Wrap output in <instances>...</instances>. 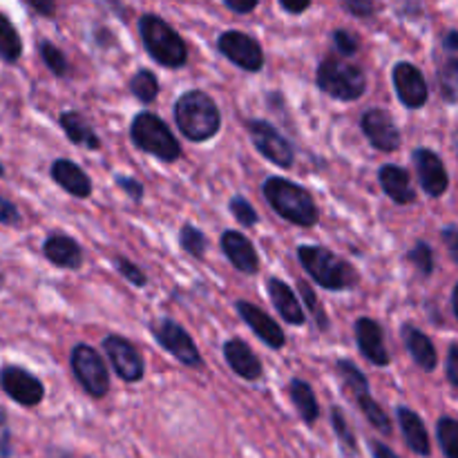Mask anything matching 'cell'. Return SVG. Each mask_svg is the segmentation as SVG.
<instances>
[{"label": "cell", "instance_id": "cell-1", "mask_svg": "<svg viewBox=\"0 0 458 458\" xmlns=\"http://www.w3.org/2000/svg\"><path fill=\"white\" fill-rule=\"evenodd\" d=\"M174 119H177L183 137L191 141H206V139L215 137L219 123H222V114H219L215 101L201 89H191L177 98Z\"/></svg>", "mask_w": 458, "mask_h": 458}, {"label": "cell", "instance_id": "cell-2", "mask_svg": "<svg viewBox=\"0 0 458 458\" xmlns=\"http://www.w3.org/2000/svg\"><path fill=\"white\" fill-rule=\"evenodd\" d=\"M262 191L273 210L286 222L298 224V226H313L318 222V206L307 188L298 186L289 179L271 177L267 179Z\"/></svg>", "mask_w": 458, "mask_h": 458}, {"label": "cell", "instance_id": "cell-3", "mask_svg": "<svg viewBox=\"0 0 458 458\" xmlns=\"http://www.w3.org/2000/svg\"><path fill=\"white\" fill-rule=\"evenodd\" d=\"M139 31H141V40L146 45L148 54L155 58L159 65L177 70L183 67L188 61V49L182 36L168 25L161 16L155 13H146L139 21Z\"/></svg>", "mask_w": 458, "mask_h": 458}, {"label": "cell", "instance_id": "cell-4", "mask_svg": "<svg viewBox=\"0 0 458 458\" xmlns=\"http://www.w3.org/2000/svg\"><path fill=\"white\" fill-rule=\"evenodd\" d=\"M298 258L302 267L307 268L309 276L318 282L320 286L329 291H344L352 289L358 282L356 271L352 264L344 259L335 258L331 250L322 249V246H300Z\"/></svg>", "mask_w": 458, "mask_h": 458}, {"label": "cell", "instance_id": "cell-5", "mask_svg": "<svg viewBox=\"0 0 458 458\" xmlns=\"http://www.w3.org/2000/svg\"><path fill=\"white\" fill-rule=\"evenodd\" d=\"M316 81L322 92L338 98V101H356L367 89L365 72L358 65H353V63L338 56L325 58L318 65Z\"/></svg>", "mask_w": 458, "mask_h": 458}, {"label": "cell", "instance_id": "cell-6", "mask_svg": "<svg viewBox=\"0 0 458 458\" xmlns=\"http://www.w3.org/2000/svg\"><path fill=\"white\" fill-rule=\"evenodd\" d=\"M132 141L139 150L148 152V155L157 157L161 161H177L182 155V148H179L177 139L170 132L168 125L159 119V116L150 114V112H141V114L134 116L132 128Z\"/></svg>", "mask_w": 458, "mask_h": 458}, {"label": "cell", "instance_id": "cell-7", "mask_svg": "<svg viewBox=\"0 0 458 458\" xmlns=\"http://www.w3.org/2000/svg\"><path fill=\"white\" fill-rule=\"evenodd\" d=\"M72 371H74L76 380L81 387L94 398H103L110 389V376H107L106 362L103 358L94 352L88 344H76L72 349Z\"/></svg>", "mask_w": 458, "mask_h": 458}, {"label": "cell", "instance_id": "cell-8", "mask_svg": "<svg viewBox=\"0 0 458 458\" xmlns=\"http://www.w3.org/2000/svg\"><path fill=\"white\" fill-rule=\"evenodd\" d=\"M217 47L224 56L246 72H259L264 67V52L253 36L244 31H224L217 40Z\"/></svg>", "mask_w": 458, "mask_h": 458}, {"label": "cell", "instance_id": "cell-9", "mask_svg": "<svg viewBox=\"0 0 458 458\" xmlns=\"http://www.w3.org/2000/svg\"><path fill=\"white\" fill-rule=\"evenodd\" d=\"M246 128H249V134L250 139H253L255 148H258L268 161H273V164L280 165V168H291V165H293V148H291V143L286 141L271 123L255 119L250 121Z\"/></svg>", "mask_w": 458, "mask_h": 458}, {"label": "cell", "instance_id": "cell-10", "mask_svg": "<svg viewBox=\"0 0 458 458\" xmlns=\"http://www.w3.org/2000/svg\"><path fill=\"white\" fill-rule=\"evenodd\" d=\"M152 334H155L157 343L170 353V356L177 358L179 362L188 367H199L201 356L199 349L195 347L192 338L188 335V331L183 327H179L173 320H161L152 327Z\"/></svg>", "mask_w": 458, "mask_h": 458}, {"label": "cell", "instance_id": "cell-11", "mask_svg": "<svg viewBox=\"0 0 458 458\" xmlns=\"http://www.w3.org/2000/svg\"><path fill=\"white\" fill-rule=\"evenodd\" d=\"M103 352L110 358L116 376L125 383H137L143 378V360L137 349L121 335H107L103 340Z\"/></svg>", "mask_w": 458, "mask_h": 458}, {"label": "cell", "instance_id": "cell-12", "mask_svg": "<svg viewBox=\"0 0 458 458\" xmlns=\"http://www.w3.org/2000/svg\"><path fill=\"white\" fill-rule=\"evenodd\" d=\"M0 385L18 405L36 407L43 401V383L36 376H31L30 371L21 369V367H4L0 371Z\"/></svg>", "mask_w": 458, "mask_h": 458}, {"label": "cell", "instance_id": "cell-13", "mask_svg": "<svg viewBox=\"0 0 458 458\" xmlns=\"http://www.w3.org/2000/svg\"><path fill=\"white\" fill-rule=\"evenodd\" d=\"M362 132L376 150L392 152L401 146V132H398L392 114L387 110H380V107H374V110L362 114Z\"/></svg>", "mask_w": 458, "mask_h": 458}, {"label": "cell", "instance_id": "cell-14", "mask_svg": "<svg viewBox=\"0 0 458 458\" xmlns=\"http://www.w3.org/2000/svg\"><path fill=\"white\" fill-rule=\"evenodd\" d=\"M394 85H396L398 98L411 110H419L428 103V81L420 74L419 67L411 65V63H398L394 67Z\"/></svg>", "mask_w": 458, "mask_h": 458}, {"label": "cell", "instance_id": "cell-15", "mask_svg": "<svg viewBox=\"0 0 458 458\" xmlns=\"http://www.w3.org/2000/svg\"><path fill=\"white\" fill-rule=\"evenodd\" d=\"M414 164L419 170V179L423 191L429 197H441L443 192L450 186V179H447V170L443 165L441 157L437 152L428 150V148H419L414 152Z\"/></svg>", "mask_w": 458, "mask_h": 458}, {"label": "cell", "instance_id": "cell-16", "mask_svg": "<svg viewBox=\"0 0 458 458\" xmlns=\"http://www.w3.org/2000/svg\"><path fill=\"white\" fill-rule=\"evenodd\" d=\"M237 313H240L242 320H244L246 325L253 329V334L258 335L262 343H267L268 347H273V349L284 347V343H286L284 331H282L280 325H277V322H273V318L267 316L262 309H258L255 304L240 300V302H237Z\"/></svg>", "mask_w": 458, "mask_h": 458}, {"label": "cell", "instance_id": "cell-17", "mask_svg": "<svg viewBox=\"0 0 458 458\" xmlns=\"http://www.w3.org/2000/svg\"><path fill=\"white\" fill-rule=\"evenodd\" d=\"M356 338H358V347H360L362 356L367 358L374 365L385 367L389 365V352L385 347V338H383V329L376 320L371 318H360L356 322Z\"/></svg>", "mask_w": 458, "mask_h": 458}, {"label": "cell", "instance_id": "cell-18", "mask_svg": "<svg viewBox=\"0 0 458 458\" xmlns=\"http://www.w3.org/2000/svg\"><path fill=\"white\" fill-rule=\"evenodd\" d=\"M224 255L231 259L233 267L242 273H258L259 258L255 253V246L249 237H244L237 231H226L222 235Z\"/></svg>", "mask_w": 458, "mask_h": 458}, {"label": "cell", "instance_id": "cell-19", "mask_svg": "<svg viewBox=\"0 0 458 458\" xmlns=\"http://www.w3.org/2000/svg\"><path fill=\"white\" fill-rule=\"evenodd\" d=\"M224 356H226L228 367L244 380H258L262 376V362L258 360L250 347L242 340L233 338L224 344Z\"/></svg>", "mask_w": 458, "mask_h": 458}, {"label": "cell", "instance_id": "cell-20", "mask_svg": "<svg viewBox=\"0 0 458 458\" xmlns=\"http://www.w3.org/2000/svg\"><path fill=\"white\" fill-rule=\"evenodd\" d=\"M52 177L63 191H67L70 195L85 199V197L92 195V182H89L88 174L74 164V161L58 159L52 164Z\"/></svg>", "mask_w": 458, "mask_h": 458}, {"label": "cell", "instance_id": "cell-21", "mask_svg": "<svg viewBox=\"0 0 458 458\" xmlns=\"http://www.w3.org/2000/svg\"><path fill=\"white\" fill-rule=\"evenodd\" d=\"M268 295H271L273 307H276V311L284 318V322H289V325L293 327L304 325L302 304L298 302V298H295V293L291 291V286L286 284V282L271 277V280H268Z\"/></svg>", "mask_w": 458, "mask_h": 458}, {"label": "cell", "instance_id": "cell-22", "mask_svg": "<svg viewBox=\"0 0 458 458\" xmlns=\"http://www.w3.org/2000/svg\"><path fill=\"white\" fill-rule=\"evenodd\" d=\"M43 253L49 262L63 268H79L83 264V250L67 235H49L45 240Z\"/></svg>", "mask_w": 458, "mask_h": 458}, {"label": "cell", "instance_id": "cell-23", "mask_svg": "<svg viewBox=\"0 0 458 458\" xmlns=\"http://www.w3.org/2000/svg\"><path fill=\"white\" fill-rule=\"evenodd\" d=\"M403 340H405L411 358H414L416 365H419L420 369H425V371L437 369V362H438L437 347H434L432 340H429L423 331L416 329V327H411V325H405L403 327Z\"/></svg>", "mask_w": 458, "mask_h": 458}, {"label": "cell", "instance_id": "cell-24", "mask_svg": "<svg viewBox=\"0 0 458 458\" xmlns=\"http://www.w3.org/2000/svg\"><path fill=\"white\" fill-rule=\"evenodd\" d=\"M398 423H401L403 437H405L410 450L416 452L419 456H429L432 447H429L428 429H425V423L420 420V416L416 411L407 410V407H401L398 410Z\"/></svg>", "mask_w": 458, "mask_h": 458}, {"label": "cell", "instance_id": "cell-25", "mask_svg": "<svg viewBox=\"0 0 458 458\" xmlns=\"http://www.w3.org/2000/svg\"><path fill=\"white\" fill-rule=\"evenodd\" d=\"M380 186L387 192L389 199L396 204H411L414 201V188H411L410 174L407 170L398 165H383L380 168Z\"/></svg>", "mask_w": 458, "mask_h": 458}, {"label": "cell", "instance_id": "cell-26", "mask_svg": "<svg viewBox=\"0 0 458 458\" xmlns=\"http://www.w3.org/2000/svg\"><path fill=\"white\" fill-rule=\"evenodd\" d=\"M61 125H63V132L67 134V139H70L72 143H76V146L89 148V150H98V148H101V139H98V134L94 132L92 125H89L79 112H63Z\"/></svg>", "mask_w": 458, "mask_h": 458}, {"label": "cell", "instance_id": "cell-27", "mask_svg": "<svg viewBox=\"0 0 458 458\" xmlns=\"http://www.w3.org/2000/svg\"><path fill=\"white\" fill-rule=\"evenodd\" d=\"M289 394H291V401H293L295 410L300 411V416H302L307 423H313V420L320 416V405H318L316 394H313V389L309 387V383H304V380H300V378L291 380Z\"/></svg>", "mask_w": 458, "mask_h": 458}, {"label": "cell", "instance_id": "cell-28", "mask_svg": "<svg viewBox=\"0 0 458 458\" xmlns=\"http://www.w3.org/2000/svg\"><path fill=\"white\" fill-rule=\"evenodd\" d=\"M22 54V40L18 36L16 27L12 25L4 13H0V58L7 63L18 61Z\"/></svg>", "mask_w": 458, "mask_h": 458}, {"label": "cell", "instance_id": "cell-29", "mask_svg": "<svg viewBox=\"0 0 458 458\" xmlns=\"http://www.w3.org/2000/svg\"><path fill=\"white\" fill-rule=\"evenodd\" d=\"M130 89L141 103H152L159 94V81L150 70H139L130 81Z\"/></svg>", "mask_w": 458, "mask_h": 458}, {"label": "cell", "instance_id": "cell-30", "mask_svg": "<svg viewBox=\"0 0 458 458\" xmlns=\"http://www.w3.org/2000/svg\"><path fill=\"white\" fill-rule=\"evenodd\" d=\"M338 374L340 378H343L344 387L349 389V394H352V398L360 396V394H367L369 392V383H367V378L362 376V371L358 369L353 362L349 360H338Z\"/></svg>", "mask_w": 458, "mask_h": 458}, {"label": "cell", "instance_id": "cell-31", "mask_svg": "<svg viewBox=\"0 0 458 458\" xmlns=\"http://www.w3.org/2000/svg\"><path fill=\"white\" fill-rule=\"evenodd\" d=\"M353 401H358L360 410L365 411L367 420H369V423L374 425L376 429H380V432H383V434L392 432V420H389V416L385 414L383 407H380L378 403H376L374 398L369 396V392L360 394V396H356V398H353Z\"/></svg>", "mask_w": 458, "mask_h": 458}, {"label": "cell", "instance_id": "cell-32", "mask_svg": "<svg viewBox=\"0 0 458 458\" xmlns=\"http://www.w3.org/2000/svg\"><path fill=\"white\" fill-rule=\"evenodd\" d=\"M438 441H441L443 454L447 458H458V420H438Z\"/></svg>", "mask_w": 458, "mask_h": 458}, {"label": "cell", "instance_id": "cell-33", "mask_svg": "<svg viewBox=\"0 0 458 458\" xmlns=\"http://www.w3.org/2000/svg\"><path fill=\"white\" fill-rule=\"evenodd\" d=\"M179 242H182L183 250L191 253L192 258H204L206 255V246H208V242H206V235L199 231V228L183 226L182 233H179Z\"/></svg>", "mask_w": 458, "mask_h": 458}, {"label": "cell", "instance_id": "cell-34", "mask_svg": "<svg viewBox=\"0 0 458 458\" xmlns=\"http://www.w3.org/2000/svg\"><path fill=\"white\" fill-rule=\"evenodd\" d=\"M300 295H302V302H304V307L309 309V311H311V316L316 318V322H318V327H320V329H327V327H329V320H327V313H325V309L320 307V302H318V295H316V291L311 289V286L307 284V282H300Z\"/></svg>", "mask_w": 458, "mask_h": 458}, {"label": "cell", "instance_id": "cell-35", "mask_svg": "<svg viewBox=\"0 0 458 458\" xmlns=\"http://www.w3.org/2000/svg\"><path fill=\"white\" fill-rule=\"evenodd\" d=\"M40 56H43L45 65H47L56 76H63L67 72V58L56 45L40 43Z\"/></svg>", "mask_w": 458, "mask_h": 458}, {"label": "cell", "instance_id": "cell-36", "mask_svg": "<svg viewBox=\"0 0 458 458\" xmlns=\"http://www.w3.org/2000/svg\"><path fill=\"white\" fill-rule=\"evenodd\" d=\"M443 58H445L443 74H458V31H450L443 38Z\"/></svg>", "mask_w": 458, "mask_h": 458}, {"label": "cell", "instance_id": "cell-37", "mask_svg": "<svg viewBox=\"0 0 458 458\" xmlns=\"http://www.w3.org/2000/svg\"><path fill=\"white\" fill-rule=\"evenodd\" d=\"M331 419H334L335 434H338V438H340V443H343V447L349 452V454H353V452H356V437H353V434L349 432L347 420H344L343 411H340L338 407H335V410H334Z\"/></svg>", "mask_w": 458, "mask_h": 458}, {"label": "cell", "instance_id": "cell-38", "mask_svg": "<svg viewBox=\"0 0 458 458\" xmlns=\"http://www.w3.org/2000/svg\"><path fill=\"white\" fill-rule=\"evenodd\" d=\"M410 259L416 264V268H419L423 276H429V273H432L434 255H432V249H429L425 242H419V244L410 250Z\"/></svg>", "mask_w": 458, "mask_h": 458}, {"label": "cell", "instance_id": "cell-39", "mask_svg": "<svg viewBox=\"0 0 458 458\" xmlns=\"http://www.w3.org/2000/svg\"><path fill=\"white\" fill-rule=\"evenodd\" d=\"M231 210L237 217V222L244 224V226H255V224H258V213H255V208L244 199V197H233Z\"/></svg>", "mask_w": 458, "mask_h": 458}, {"label": "cell", "instance_id": "cell-40", "mask_svg": "<svg viewBox=\"0 0 458 458\" xmlns=\"http://www.w3.org/2000/svg\"><path fill=\"white\" fill-rule=\"evenodd\" d=\"M114 262H116V268H119L121 276H123L130 284L139 286V289H141V286H146L148 277H146V273L137 267V264H132L130 259H125V258H116Z\"/></svg>", "mask_w": 458, "mask_h": 458}, {"label": "cell", "instance_id": "cell-41", "mask_svg": "<svg viewBox=\"0 0 458 458\" xmlns=\"http://www.w3.org/2000/svg\"><path fill=\"white\" fill-rule=\"evenodd\" d=\"M334 45L343 56H353L360 49V40L347 30H335L334 31Z\"/></svg>", "mask_w": 458, "mask_h": 458}, {"label": "cell", "instance_id": "cell-42", "mask_svg": "<svg viewBox=\"0 0 458 458\" xmlns=\"http://www.w3.org/2000/svg\"><path fill=\"white\" fill-rule=\"evenodd\" d=\"M0 224H7V226H16L21 224V215H18V208L7 201L4 197H0Z\"/></svg>", "mask_w": 458, "mask_h": 458}, {"label": "cell", "instance_id": "cell-43", "mask_svg": "<svg viewBox=\"0 0 458 458\" xmlns=\"http://www.w3.org/2000/svg\"><path fill=\"white\" fill-rule=\"evenodd\" d=\"M116 186L123 188V191L128 192L134 201H139L143 197V186L132 177H116Z\"/></svg>", "mask_w": 458, "mask_h": 458}, {"label": "cell", "instance_id": "cell-44", "mask_svg": "<svg viewBox=\"0 0 458 458\" xmlns=\"http://www.w3.org/2000/svg\"><path fill=\"white\" fill-rule=\"evenodd\" d=\"M443 242H445L452 259L458 264V228H445V231H443Z\"/></svg>", "mask_w": 458, "mask_h": 458}, {"label": "cell", "instance_id": "cell-45", "mask_svg": "<svg viewBox=\"0 0 458 458\" xmlns=\"http://www.w3.org/2000/svg\"><path fill=\"white\" fill-rule=\"evenodd\" d=\"M343 7L347 12L358 13V16H371L374 13V3H367V0H356V3H343Z\"/></svg>", "mask_w": 458, "mask_h": 458}, {"label": "cell", "instance_id": "cell-46", "mask_svg": "<svg viewBox=\"0 0 458 458\" xmlns=\"http://www.w3.org/2000/svg\"><path fill=\"white\" fill-rule=\"evenodd\" d=\"M447 378H450V383L458 387V347L450 349V356H447Z\"/></svg>", "mask_w": 458, "mask_h": 458}, {"label": "cell", "instance_id": "cell-47", "mask_svg": "<svg viewBox=\"0 0 458 458\" xmlns=\"http://www.w3.org/2000/svg\"><path fill=\"white\" fill-rule=\"evenodd\" d=\"M226 7L231 9V12H237V13H249L253 12V9H258V0H246V3H237V0H226Z\"/></svg>", "mask_w": 458, "mask_h": 458}, {"label": "cell", "instance_id": "cell-48", "mask_svg": "<svg viewBox=\"0 0 458 458\" xmlns=\"http://www.w3.org/2000/svg\"><path fill=\"white\" fill-rule=\"evenodd\" d=\"M369 447H371V456L374 458H398L387 445H385V443L380 441H371Z\"/></svg>", "mask_w": 458, "mask_h": 458}, {"label": "cell", "instance_id": "cell-49", "mask_svg": "<svg viewBox=\"0 0 458 458\" xmlns=\"http://www.w3.org/2000/svg\"><path fill=\"white\" fill-rule=\"evenodd\" d=\"M309 7H311V3H309V0H304V3H291V0H282V9L289 13H302V12H307Z\"/></svg>", "mask_w": 458, "mask_h": 458}, {"label": "cell", "instance_id": "cell-50", "mask_svg": "<svg viewBox=\"0 0 458 458\" xmlns=\"http://www.w3.org/2000/svg\"><path fill=\"white\" fill-rule=\"evenodd\" d=\"M31 7H34L36 12H43V13H47V16H52V13H54V4H40V3H31Z\"/></svg>", "mask_w": 458, "mask_h": 458}, {"label": "cell", "instance_id": "cell-51", "mask_svg": "<svg viewBox=\"0 0 458 458\" xmlns=\"http://www.w3.org/2000/svg\"><path fill=\"white\" fill-rule=\"evenodd\" d=\"M454 313H456V318H458V284H456V289H454Z\"/></svg>", "mask_w": 458, "mask_h": 458}, {"label": "cell", "instance_id": "cell-52", "mask_svg": "<svg viewBox=\"0 0 458 458\" xmlns=\"http://www.w3.org/2000/svg\"><path fill=\"white\" fill-rule=\"evenodd\" d=\"M4 423V411H3V407H0V425Z\"/></svg>", "mask_w": 458, "mask_h": 458}, {"label": "cell", "instance_id": "cell-53", "mask_svg": "<svg viewBox=\"0 0 458 458\" xmlns=\"http://www.w3.org/2000/svg\"><path fill=\"white\" fill-rule=\"evenodd\" d=\"M456 152H458V132H456Z\"/></svg>", "mask_w": 458, "mask_h": 458}, {"label": "cell", "instance_id": "cell-54", "mask_svg": "<svg viewBox=\"0 0 458 458\" xmlns=\"http://www.w3.org/2000/svg\"><path fill=\"white\" fill-rule=\"evenodd\" d=\"M0 174H3V165H0Z\"/></svg>", "mask_w": 458, "mask_h": 458}, {"label": "cell", "instance_id": "cell-55", "mask_svg": "<svg viewBox=\"0 0 458 458\" xmlns=\"http://www.w3.org/2000/svg\"><path fill=\"white\" fill-rule=\"evenodd\" d=\"M0 284H3V277H0Z\"/></svg>", "mask_w": 458, "mask_h": 458}]
</instances>
